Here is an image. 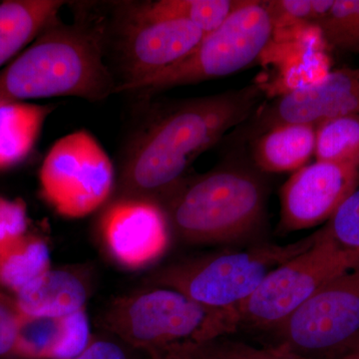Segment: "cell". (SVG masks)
Here are the masks:
<instances>
[{
	"label": "cell",
	"instance_id": "cell-1",
	"mask_svg": "<svg viewBox=\"0 0 359 359\" xmlns=\"http://www.w3.org/2000/svg\"><path fill=\"white\" fill-rule=\"evenodd\" d=\"M266 91L264 83L252 82L151 106L123 156L115 197L161 204L185 178L194 161L256 112L266 101Z\"/></svg>",
	"mask_w": 359,
	"mask_h": 359
},
{
	"label": "cell",
	"instance_id": "cell-2",
	"mask_svg": "<svg viewBox=\"0 0 359 359\" xmlns=\"http://www.w3.org/2000/svg\"><path fill=\"white\" fill-rule=\"evenodd\" d=\"M268 197L264 174L236 149L214 169L186 176L160 205L182 242L233 244L263 228Z\"/></svg>",
	"mask_w": 359,
	"mask_h": 359
},
{
	"label": "cell",
	"instance_id": "cell-3",
	"mask_svg": "<svg viewBox=\"0 0 359 359\" xmlns=\"http://www.w3.org/2000/svg\"><path fill=\"white\" fill-rule=\"evenodd\" d=\"M103 27L58 18L0 70V101L72 96L91 102L117 93L118 83L104 60Z\"/></svg>",
	"mask_w": 359,
	"mask_h": 359
},
{
	"label": "cell",
	"instance_id": "cell-4",
	"mask_svg": "<svg viewBox=\"0 0 359 359\" xmlns=\"http://www.w3.org/2000/svg\"><path fill=\"white\" fill-rule=\"evenodd\" d=\"M103 327L147 358H156L233 334L240 327V316L152 285L113 302L104 313Z\"/></svg>",
	"mask_w": 359,
	"mask_h": 359
},
{
	"label": "cell",
	"instance_id": "cell-5",
	"mask_svg": "<svg viewBox=\"0 0 359 359\" xmlns=\"http://www.w3.org/2000/svg\"><path fill=\"white\" fill-rule=\"evenodd\" d=\"M314 241L316 233L292 244H261L182 259L154 271L151 283L178 290L205 308L238 313L273 269L306 252Z\"/></svg>",
	"mask_w": 359,
	"mask_h": 359
},
{
	"label": "cell",
	"instance_id": "cell-6",
	"mask_svg": "<svg viewBox=\"0 0 359 359\" xmlns=\"http://www.w3.org/2000/svg\"><path fill=\"white\" fill-rule=\"evenodd\" d=\"M276 22L268 0L243 4L186 58L133 90L141 99L177 87L230 76L256 63L273 39Z\"/></svg>",
	"mask_w": 359,
	"mask_h": 359
},
{
	"label": "cell",
	"instance_id": "cell-7",
	"mask_svg": "<svg viewBox=\"0 0 359 359\" xmlns=\"http://www.w3.org/2000/svg\"><path fill=\"white\" fill-rule=\"evenodd\" d=\"M359 264V252L342 250L323 228L306 252L273 269L238 309L240 327L275 332L334 278Z\"/></svg>",
	"mask_w": 359,
	"mask_h": 359
},
{
	"label": "cell",
	"instance_id": "cell-8",
	"mask_svg": "<svg viewBox=\"0 0 359 359\" xmlns=\"http://www.w3.org/2000/svg\"><path fill=\"white\" fill-rule=\"evenodd\" d=\"M275 332V346L302 358L351 359L359 346V264L321 287Z\"/></svg>",
	"mask_w": 359,
	"mask_h": 359
},
{
	"label": "cell",
	"instance_id": "cell-9",
	"mask_svg": "<svg viewBox=\"0 0 359 359\" xmlns=\"http://www.w3.org/2000/svg\"><path fill=\"white\" fill-rule=\"evenodd\" d=\"M46 202L61 216L83 218L107 204L115 191L114 167L99 142L87 131L59 139L39 173Z\"/></svg>",
	"mask_w": 359,
	"mask_h": 359
},
{
	"label": "cell",
	"instance_id": "cell-10",
	"mask_svg": "<svg viewBox=\"0 0 359 359\" xmlns=\"http://www.w3.org/2000/svg\"><path fill=\"white\" fill-rule=\"evenodd\" d=\"M117 50L121 80L117 93L137 86L186 58L205 36L193 23L150 13L142 2L122 6Z\"/></svg>",
	"mask_w": 359,
	"mask_h": 359
},
{
	"label": "cell",
	"instance_id": "cell-11",
	"mask_svg": "<svg viewBox=\"0 0 359 359\" xmlns=\"http://www.w3.org/2000/svg\"><path fill=\"white\" fill-rule=\"evenodd\" d=\"M359 114V67L332 71L316 83L297 87L266 100L233 134L236 149L285 124L316 125Z\"/></svg>",
	"mask_w": 359,
	"mask_h": 359
},
{
	"label": "cell",
	"instance_id": "cell-12",
	"mask_svg": "<svg viewBox=\"0 0 359 359\" xmlns=\"http://www.w3.org/2000/svg\"><path fill=\"white\" fill-rule=\"evenodd\" d=\"M99 237L111 259L122 268H147L164 256L171 229L162 205L153 201L113 198L99 219Z\"/></svg>",
	"mask_w": 359,
	"mask_h": 359
},
{
	"label": "cell",
	"instance_id": "cell-13",
	"mask_svg": "<svg viewBox=\"0 0 359 359\" xmlns=\"http://www.w3.org/2000/svg\"><path fill=\"white\" fill-rule=\"evenodd\" d=\"M358 187V166L316 161L301 168L280 189L278 233L327 223Z\"/></svg>",
	"mask_w": 359,
	"mask_h": 359
},
{
	"label": "cell",
	"instance_id": "cell-14",
	"mask_svg": "<svg viewBox=\"0 0 359 359\" xmlns=\"http://www.w3.org/2000/svg\"><path fill=\"white\" fill-rule=\"evenodd\" d=\"M90 292L91 285L79 271L50 269L13 297L22 316L62 318L86 309Z\"/></svg>",
	"mask_w": 359,
	"mask_h": 359
},
{
	"label": "cell",
	"instance_id": "cell-15",
	"mask_svg": "<svg viewBox=\"0 0 359 359\" xmlns=\"http://www.w3.org/2000/svg\"><path fill=\"white\" fill-rule=\"evenodd\" d=\"M254 166L266 173H287L306 166L316 149V126L285 124L250 142Z\"/></svg>",
	"mask_w": 359,
	"mask_h": 359
},
{
	"label": "cell",
	"instance_id": "cell-16",
	"mask_svg": "<svg viewBox=\"0 0 359 359\" xmlns=\"http://www.w3.org/2000/svg\"><path fill=\"white\" fill-rule=\"evenodd\" d=\"M65 6L62 0L0 2V70L25 50Z\"/></svg>",
	"mask_w": 359,
	"mask_h": 359
},
{
	"label": "cell",
	"instance_id": "cell-17",
	"mask_svg": "<svg viewBox=\"0 0 359 359\" xmlns=\"http://www.w3.org/2000/svg\"><path fill=\"white\" fill-rule=\"evenodd\" d=\"M55 106L0 101V171L32 154L45 121Z\"/></svg>",
	"mask_w": 359,
	"mask_h": 359
},
{
	"label": "cell",
	"instance_id": "cell-18",
	"mask_svg": "<svg viewBox=\"0 0 359 359\" xmlns=\"http://www.w3.org/2000/svg\"><path fill=\"white\" fill-rule=\"evenodd\" d=\"M48 245L26 235L0 254V290L16 294L51 269Z\"/></svg>",
	"mask_w": 359,
	"mask_h": 359
},
{
	"label": "cell",
	"instance_id": "cell-19",
	"mask_svg": "<svg viewBox=\"0 0 359 359\" xmlns=\"http://www.w3.org/2000/svg\"><path fill=\"white\" fill-rule=\"evenodd\" d=\"M314 158L359 167V114L325 120L316 126Z\"/></svg>",
	"mask_w": 359,
	"mask_h": 359
},
{
	"label": "cell",
	"instance_id": "cell-20",
	"mask_svg": "<svg viewBox=\"0 0 359 359\" xmlns=\"http://www.w3.org/2000/svg\"><path fill=\"white\" fill-rule=\"evenodd\" d=\"M243 0H156L143 1L150 13L164 18H179L193 23L204 34L223 25Z\"/></svg>",
	"mask_w": 359,
	"mask_h": 359
},
{
	"label": "cell",
	"instance_id": "cell-21",
	"mask_svg": "<svg viewBox=\"0 0 359 359\" xmlns=\"http://www.w3.org/2000/svg\"><path fill=\"white\" fill-rule=\"evenodd\" d=\"M316 26L328 46L359 55V0H335Z\"/></svg>",
	"mask_w": 359,
	"mask_h": 359
},
{
	"label": "cell",
	"instance_id": "cell-22",
	"mask_svg": "<svg viewBox=\"0 0 359 359\" xmlns=\"http://www.w3.org/2000/svg\"><path fill=\"white\" fill-rule=\"evenodd\" d=\"M61 337V318L20 314L18 359H55Z\"/></svg>",
	"mask_w": 359,
	"mask_h": 359
},
{
	"label": "cell",
	"instance_id": "cell-23",
	"mask_svg": "<svg viewBox=\"0 0 359 359\" xmlns=\"http://www.w3.org/2000/svg\"><path fill=\"white\" fill-rule=\"evenodd\" d=\"M323 230L342 250L359 252V187L339 205Z\"/></svg>",
	"mask_w": 359,
	"mask_h": 359
},
{
	"label": "cell",
	"instance_id": "cell-24",
	"mask_svg": "<svg viewBox=\"0 0 359 359\" xmlns=\"http://www.w3.org/2000/svg\"><path fill=\"white\" fill-rule=\"evenodd\" d=\"M91 334L86 309L61 318V337L55 359H71L89 346Z\"/></svg>",
	"mask_w": 359,
	"mask_h": 359
},
{
	"label": "cell",
	"instance_id": "cell-25",
	"mask_svg": "<svg viewBox=\"0 0 359 359\" xmlns=\"http://www.w3.org/2000/svg\"><path fill=\"white\" fill-rule=\"evenodd\" d=\"M25 203L0 197V254L27 235Z\"/></svg>",
	"mask_w": 359,
	"mask_h": 359
},
{
	"label": "cell",
	"instance_id": "cell-26",
	"mask_svg": "<svg viewBox=\"0 0 359 359\" xmlns=\"http://www.w3.org/2000/svg\"><path fill=\"white\" fill-rule=\"evenodd\" d=\"M20 321L13 297L0 290V359H18Z\"/></svg>",
	"mask_w": 359,
	"mask_h": 359
},
{
	"label": "cell",
	"instance_id": "cell-27",
	"mask_svg": "<svg viewBox=\"0 0 359 359\" xmlns=\"http://www.w3.org/2000/svg\"><path fill=\"white\" fill-rule=\"evenodd\" d=\"M71 359H146L140 351L109 334L93 335L89 346Z\"/></svg>",
	"mask_w": 359,
	"mask_h": 359
},
{
	"label": "cell",
	"instance_id": "cell-28",
	"mask_svg": "<svg viewBox=\"0 0 359 359\" xmlns=\"http://www.w3.org/2000/svg\"><path fill=\"white\" fill-rule=\"evenodd\" d=\"M276 25L278 22H313L316 25L313 0H268Z\"/></svg>",
	"mask_w": 359,
	"mask_h": 359
},
{
	"label": "cell",
	"instance_id": "cell-29",
	"mask_svg": "<svg viewBox=\"0 0 359 359\" xmlns=\"http://www.w3.org/2000/svg\"><path fill=\"white\" fill-rule=\"evenodd\" d=\"M219 344L230 359H306L276 346L257 348L244 342L219 341Z\"/></svg>",
	"mask_w": 359,
	"mask_h": 359
},
{
	"label": "cell",
	"instance_id": "cell-30",
	"mask_svg": "<svg viewBox=\"0 0 359 359\" xmlns=\"http://www.w3.org/2000/svg\"><path fill=\"white\" fill-rule=\"evenodd\" d=\"M180 359H230L219 344V339L201 346L189 347L177 353L168 354Z\"/></svg>",
	"mask_w": 359,
	"mask_h": 359
},
{
	"label": "cell",
	"instance_id": "cell-31",
	"mask_svg": "<svg viewBox=\"0 0 359 359\" xmlns=\"http://www.w3.org/2000/svg\"><path fill=\"white\" fill-rule=\"evenodd\" d=\"M146 359H180L176 358V356L168 355V356H160V358H147L146 356Z\"/></svg>",
	"mask_w": 359,
	"mask_h": 359
},
{
	"label": "cell",
	"instance_id": "cell-32",
	"mask_svg": "<svg viewBox=\"0 0 359 359\" xmlns=\"http://www.w3.org/2000/svg\"><path fill=\"white\" fill-rule=\"evenodd\" d=\"M351 359H359V346L358 351H356V353H354V355L353 356V358H351Z\"/></svg>",
	"mask_w": 359,
	"mask_h": 359
}]
</instances>
